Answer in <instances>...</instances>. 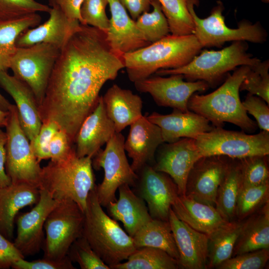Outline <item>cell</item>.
I'll list each match as a JSON object with an SVG mask.
<instances>
[{"mask_svg":"<svg viewBox=\"0 0 269 269\" xmlns=\"http://www.w3.org/2000/svg\"><path fill=\"white\" fill-rule=\"evenodd\" d=\"M158 0L167 20L171 34H193L194 24L188 8L189 0Z\"/></svg>","mask_w":269,"mask_h":269,"instance_id":"35","label":"cell"},{"mask_svg":"<svg viewBox=\"0 0 269 269\" xmlns=\"http://www.w3.org/2000/svg\"><path fill=\"white\" fill-rule=\"evenodd\" d=\"M60 49L46 43L17 47L9 69L32 90L39 106Z\"/></svg>","mask_w":269,"mask_h":269,"instance_id":"11","label":"cell"},{"mask_svg":"<svg viewBox=\"0 0 269 269\" xmlns=\"http://www.w3.org/2000/svg\"><path fill=\"white\" fill-rule=\"evenodd\" d=\"M108 0H84L80 9L83 24L98 28L106 32L110 23L106 12Z\"/></svg>","mask_w":269,"mask_h":269,"instance_id":"42","label":"cell"},{"mask_svg":"<svg viewBox=\"0 0 269 269\" xmlns=\"http://www.w3.org/2000/svg\"><path fill=\"white\" fill-rule=\"evenodd\" d=\"M50 9L35 0H0V22L39 12L48 13Z\"/></svg>","mask_w":269,"mask_h":269,"instance_id":"41","label":"cell"},{"mask_svg":"<svg viewBox=\"0 0 269 269\" xmlns=\"http://www.w3.org/2000/svg\"><path fill=\"white\" fill-rule=\"evenodd\" d=\"M194 2H195L196 4L198 3V0H193Z\"/></svg>","mask_w":269,"mask_h":269,"instance_id":"56","label":"cell"},{"mask_svg":"<svg viewBox=\"0 0 269 269\" xmlns=\"http://www.w3.org/2000/svg\"><path fill=\"white\" fill-rule=\"evenodd\" d=\"M269 184L251 186H241L237 198L236 214L242 220L258 207L268 202Z\"/></svg>","mask_w":269,"mask_h":269,"instance_id":"38","label":"cell"},{"mask_svg":"<svg viewBox=\"0 0 269 269\" xmlns=\"http://www.w3.org/2000/svg\"><path fill=\"white\" fill-rule=\"evenodd\" d=\"M269 62L259 61L250 69L240 86V91H247L269 104Z\"/></svg>","mask_w":269,"mask_h":269,"instance_id":"37","label":"cell"},{"mask_svg":"<svg viewBox=\"0 0 269 269\" xmlns=\"http://www.w3.org/2000/svg\"><path fill=\"white\" fill-rule=\"evenodd\" d=\"M226 175L218 190L216 208L227 221L236 214L237 201L242 186V171L240 159L232 158Z\"/></svg>","mask_w":269,"mask_h":269,"instance_id":"33","label":"cell"},{"mask_svg":"<svg viewBox=\"0 0 269 269\" xmlns=\"http://www.w3.org/2000/svg\"><path fill=\"white\" fill-rule=\"evenodd\" d=\"M111 14L109 28L106 32L107 41L112 50L123 56L146 46L145 39L119 0H108Z\"/></svg>","mask_w":269,"mask_h":269,"instance_id":"21","label":"cell"},{"mask_svg":"<svg viewBox=\"0 0 269 269\" xmlns=\"http://www.w3.org/2000/svg\"><path fill=\"white\" fill-rule=\"evenodd\" d=\"M6 133L0 128V187H3L10 185L11 181L7 175L5 164L6 161Z\"/></svg>","mask_w":269,"mask_h":269,"instance_id":"51","label":"cell"},{"mask_svg":"<svg viewBox=\"0 0 269 269\" xmlns=\"http://www.w3.org/2000/svg\"><path fill=\"white\" fill-rule=\"evenodd\" d=\"M128 11L134 20H136L142 13L148 11L151 0H119Z\"/></svg>","mask_w":269,"mask_h":269,"instance_id":"50","label":"cell"},{"mask_svg":"<svg viewBox=\"0 0 269 269\" xmlns=\"http://www.w3.org/2000/svg\"><path fill=\"white\" fill-rule=\"evenodd\" d=\"M203 47L193 34H168L158 41L123 56L129 79L134 83L160 69L182 67Z\"/></svg>","mask_w":269,"mask_h":269,"instance_id":"2","label":"cell"},{"mask_svg":"<svg viewBox=\"0 0 269 269\" xmlns=\"http://www.w3.org/2000/svg\"><path fill=\"white\" fill-rule=\"evenodd\" d=\"M130 126L124 147L132 159L131 167L137 173L143 166L154 161L156 150L164 142L160 128L146 116L142 115Z\"/></svg>","mask_w":269,"mask_h":269,"instance_id":"19","label":"cell"},{"mask_svg":"<svg viewBox=\"0 0 269 269\" xmlns=\"http://www.w3.org/2000/svg\"><path fill=\"white\" fill-rule=\"evenodd\" d=\"M195 143L202 156H225L232 158L269 154V132L261 131L255 134L244 131L213 129L199 135Z\"/></svg>","mask_w":269,"mask_h":269,"instance_id":"12","label":"cell"},{"mask_svg":"<svg viewBox=\"0 0 269 269\" xmlns=\"http://www.w3.org/2000/svg\"><path fill=\"white\" fill-rule=\"evenodd\" d=\"M8 111H5L0 109V128L5 127L8 117Z\"/></svg>","mask_w":269,"mask_h":269,"instance_id":"52","label":"cell"},{"mask_svg":"<svg viewBox=\"0 0 269 269\" xmlns=\"http://www.w3.org/2000/svg\"><path fill=\"white\" fill-rule=\"evenodd\" d=\"M48 19L41 24L22 32L16 40L17 47L46 43L61 49L80 22L69 19L57 5L51 6Z\"/></svg>","mask_w":269,"mask_h":269,"instance_id":"22","label":"cell"},{"mask_svg":"<svg viewBox=\"0 0 269 269\" xmlns=\"http://www.w3.org/2000/svg\"><path fill=\"white\" fill-rule=\"evenodd\" d=\"M178 262L166 252L152 247L137 249L127 261L111 267V269H177Z\"/></svg>","mask_w":269,"mask_h":269,"instance_id":"34","label":"cell"},{"mask_svg":"<svg viewBox=\"0 0 269 269\" xmlns=\"http://www.w3.org/2000/svg\"><path fill=\"white\" fill-rule=\"evenodd\" d=\"M269 259V249H263L236 255L223 262L219 269H261Z\"/></svg>","mask_w":269,"mask_h":269,"instance_id":"43","label":"cell"},{"mask_svg":"<svg viewBox=\"0 0 269 269\" xmlns=\"http://www.w3.org/2000/svg\"><path fill=\"white\" fill-rule=\"evenodd\" d=\"M25 259L13 242L0 233V269H8L16 261Z\"/></svg>","mask_w":269,"mask_h":269,"instance_id":"48","label":"cell"},{"mask_svg":"<svg viewBox=\"0 0 269 269\" xmlns=\"http://www.w3.org/2000/svg\"><path fill=\"white\" fill-rule=\"evenodd\" d=\"M39 190L38 202L30 211L18 215L16 220V235L13 243L24 258L34 256L42 249L46 219L58 202L46 191Z\"/></svg>","mask_w":269,"mask_h":269,"instance_id":"14","label":"cell"},{"mask_svg":"<svg viewBox=\"0 0 269 269\" xmlns=\"http://www.w3.org/2000/svg\"><path fill=\"white\" fill-rule=\"evenodd\" d=\"M125 140L121 133L116 132L92 161L94 168H102L104 171L102 182L96 185L98 201L104 207L117 200L116 193L121 186H134L137 181L138 175L132 168L126 155Z\"/></svg>","mask_w":269,"mask_h":269,"instance_id":"9","label":"cell"},{"mask_svg":"<svg viewBox=\"0 0 269 269\" xmlns=\"http://www.w3.org/2000/svg\"><path fill=\"white\" fill-rule=\"evenodd\" d=\"M269 248V204L259 214L245 222L235 246L233 255ZM232 255V256H233Z\"/></svg>","mask_w":269,"mask_h":269,"instance_id":"29","label":"cell"},{"mask_svg":"<svg viewBox=\"0 0 269 269\" xmlns=\"http://www.w3.org/2000/svg\"><path fill=\"white\" fill-rule=\"evenodd\" d=\"M152 10L142 13L136 20L137 27L150 43L155 42L170 32L167 20L158 0H151Z\"/></svg>","mask_w":269,"mask_h":269,"instance_id":"36","label":"cell"},{"mask_svg":"<svg viewBox=\"0 0 269 269\" xmlns=\"http://www.w3.org/2000/svg\"><path fill=\"white\" fill-rule=\"evenodd\" d=\"M268 155H253L240 159L242 186H258L269 183Z\"/></svg>","mask_w":269,"mask_h":269,"instance_id":"39","label":"cell"},{"mask_svg":"<svg viewBox=\"0 0 269 269\" xmlns=\"http://www.w3.org/2000/svg\"><path fill=\"white\" fill-rule=\"evenodd\" d=\"M59 129V127L54 122L42 123L37 134L30 141L32 150L39 161L49 159L50 142L54 134Z\"/></svg>","mask_w":269,"mask_h":269,"instance_id":"44","label":"cell"},{"mask_svg":"<svg viewBox=\"0 0 269 269\" xmlns=\"http://www.w3.org/2000/svg\"><path fill=\"white\" fill-rule=\"evenodd\" d=\"M168 222L179 254V267L205 269L208 267V235L197 231L180 220L172 208Z\"/></svg>","mask_w":269,"mask_h":269,"instance_id":"18","label":"cell"},{"mask_svg":"<svg viewBox=\"0 0 269 269\" xmlns=\"http://www.w3.org/2000/svg\"><path fill=\"white\" fill-rule=\"evenodd\" d=\"M67 255L72 263H77L81 269H111L82 236L71 245Z\"/></svg>","mask_w":269,"mask_h":269,"instance_id":"40","label":"cell"},{"mask_svg":"<svg viewBox=\"0 0 269 269\" xmlns=\"http://www.w3.org/2000/svg\"><path fill=\"white\" fill-rule=\"evenodd\" d=\"M244 223L228 221L208 235V267L216 268L232 257Z\"/></svg>","mask_w":269,"mask_h":269,"instance_id":"32","label":"cell"},{"mask_svg":"<svg viewBox=\"0 0 269 269\" xmlns=\"http://www.w3.org/2000/svg\"><path fill=\"white\" fill-rule=\"evenodd\" d=\"M0 86L14 101L21 126L31 141L37 134L42 123L33 93L24 82L6 71H0Z\"/></svg>","mask_w":269,"mask_h":269,"instance_id":"24","label":"cell"},{"mask_svg":"<svg viewBox=\"0 0 269 269\" xmlns=\"http://www.w3.org/2000/svg\"><path fill=\"white\" fill-rule=\"evenodd\" d=\"M246 41H234L221 50H203L186 65L176 69H160V76L181 74L188 81L202 80L210 86L216 85L230 71L238 66H252L261 60L247 52Z\"/></svg>","mask_w":269,"mask_h":269,"instance_id":"6","label":"cell"},{"mask_svg":"<svg viewBox=\"0 0 269 269\" xmlns=\"http://www.w3.org/2000/svg\"><path fill=\"white\" fill-rule=\"evenodd\" d=\"M116 133L100 96L97 105L81 124L75 137V151L80 157H94Z\"/></svg>","mask_w":269,"mask_h":269,"instance_id":"20","label":"cell"},{"mask_svg":"<svg viewBox=\"0 0 269 269\" xmlns=\"http://www.w3.org/2000/svg\"><path fill=\"white\" fill-rule=\"evenodd\" d=\"M11 104L0 93V109L8 111Z\"/></svg>","mask_w":269,"mask_h":269,"instance_id":"53","label":"cell"},{"mask_svg":"<svg viewBox=\"0 0 269 269\" xmlns=\"http://www.w3.org/2000/svg\"><path fill=\"white\" fill-rule=\"evenodd\" d=\"M195 4L193 0H189L188 8L194 24L193 34L202 47H221L229 41L262 43L266 41L267 33L259 22L253 24L244 20L239 23L237 28L226 25L223 15L224 6L220 1L212 8L210 14L204 18L196 14Z\"/></svg>","mask_w":269,"mask_h":269,"instance_id":"7","label":"cell"},{"mask_svg":"<svg viewBox=\"0 0 269 269\" xmlns=\"http://www.w3.org/2000/svg\"><path fill=\"white\" fill-rule=\"evenodd\" d=\"M84 218V212L74 201L58 200L44 223L43 257L54 260L66 257L71 245L82 236Z\"/></svg>","mask_w":269,"mask_h":269,"instance_id":"10","label":"cell"},{"mask_svg":"<svg viewBox=\"0 0 269 269\" xmlns=\"http://www.w3.org/2000/svg\"><path fill=\"white\" fill-rule=\"evenodd\" d=\"M96 186L92 158L78 157L75 149L67 158L50 161L42 167L39 189L56 200L71 199L84 212L88 195Z\"/></svg>","mask_w":269,"mask_h":269,"instance_id":"5","label":"cell"},{"mask_svg":"<svg viewBox=\"0 0 269 269\" xmlns=\"http://www.w3.org/2000/svg\"><path fill=\"white\" fill-rule=\"evenodd\" d=\"M84 0H57V5L69 19L79 21L83 24L80 9Z\"/></svg>","mask_w":269,"mask_h":269,"instance_id":"49","label":"cell"},{"mask_svg":"<svg viewBox=\"0 0 269 269\" xmlns=\"http://www.w3.org/2000/svg\"><path fill=\"white\" fill-rule=\"evenodd\" d=\"M41 17L38 13L0 22V71L9 69L11 59L17 46L16 40L24 31L39 24Z\"/></svg>","mask_w":269,"mask_h":269,"instance_id":"31","label":"cell"},{"mask_svg":"<svg viewBox=\"0 0 269 269\" xmlns=\"http://www.w3.org/2000/svg\"><path fill=\"white\" fill-rule=\"evenodd\" d=\"M57 0H48L50 7L55 4Z\"/></svg>","mask_w":269,"mask_h":269,"instance_id":"54","label":"cell"},{"mask_svg":"<svg viewBox=\"0 0 269 269\" xmlns=\"http://www.w3.org/2000/svg\"><path fill=\"white\" fill-rule=\"evenodd\" d=\"M201 157L195 139L181 138L162 146L152 167L170 176L177 186L178 195H185L189 173Z\"/></svg>","mask_w":269,"mask_h":269,"instance_id":"17","label":"cell"},{"mask_svg":"<svg viewBox=\"0 0 269 269\" xmlns=\"http://www.w3.org/2000/svg\"><path fill=\"white\" fill-rule=\"evenodd\" d=\"M84 214L82 236L110 269L127 260L136 250L133 238L103 210L96 186L88 195Z\"/></svg>","mask_w":269,"mask_h":269,"instance_id":"4","label":"cell"},{"mask_svg":"<svg viewBox=\"0 0 269 269\" xmlns=\"http://www.w3.org/2000/svg\"><path fill=\"white\" fill-rule=\"evenodd\" d=\"M39 199V189L27 184L11 183L0 187V233L11 241L19 211L35 205Z\"/></svg>","mask_w":269,"mask_h":269,"instance_id":"25","label":"cell"},{"mask_svg":"<svg viewBox=\"0 0 269 269\" xmlns=\"http://www.w3.org/2000/svg\"><path fill=\"white\" fill-rule=\"evenodd\" d=\"M242 104L247 113L255 118L258 126L262 131L269 132V105L260 97L249 93Z\"/></svg>","mask_w":269,"mask_h":269,"instance_id":"45","label":"cell"},{"mask_svg":"<svg viewBox=\"0 0 269 269\" xmlns=\"http://www.w3.org/2000/svg\"><path fill=\"white\" fill-rule=\"evenodd\" d=\"M102 99L106 113L113 122L117 133H121L142 116V101L130 90L114 84Z\"/></svg>","mask_w":269,"mask_h":269,"instance_id":"27","label":"cell"},{"mask_svg":"<svg viewBox=\"0 0 269 269\" xmlns=\"http://www.w3.org/2000/svg\"><path fill=\"white\" fill-rule=\"evenodd\" d=\"M11 268L13 269H75L72 262L67 256L61 260H54L43 257V259L27 261L24 259L15 262Z\"/></svg>","mask_w":269,"mask_h":269,"instance_id":"46","label":"cell"},{"mask_svg":"<svg viewBox=\"0 0 269 269\" xmlns=\"http://www.w3.org/2000/svg\"><path fill=\"white\" fill-rule=\"evenodd\" d=\"M6 128L5 171L12 183L27 184L39 189L42 167L19 122L15 105L8 110Z\"/></svg>","mask_w":269,"mask_h":269,"instance_id":"8","label":"cell"},{"mask_svg":"<svg viewBox=\"0 0 269 269\" xmlns=\"http://www.w3.org/2000/svg\"><path fill=\"white\" fill-rule=\"evenodd\" d=\"M119 196L107 206L108 215L116 221H121L126 232L132 238L151 217L145 201L131 189L128 184L119 188Z\"/></svg>","mask_w":269,"mask_h":269,"instance_id":"26","label":"cell"},{"mask_svg":"<svg viewBox=\"0 0 269 269\" xmlns=\"http://www.w3.org/2000/svg\"><path fill=\"white\" fill-rule=\"evenodd\" d=\"M146 116L160 128L164 142H173L183 137L196 139L213 128L206 119L190 110L173 109L169 114L153 112Z\"/></svg>","mask_w":269,"mask_h":269,"instance_id":"23","label":"cell"},{"mask_svg":"<svg viewBox=\"0 0 269 269\" xmlns=\"http://www.w3.org/2000/svg\"><path fill=\"white\" fill-rule=\"evenodd\" d=\"M183 78L181 74L168 77L151 75L134 84L138 91L150 94L158 106L186 112L191 96L207 90L209 86L202 80L184 81Z\"/></svg>","mask_w":269,"mask_h":269,"instance_id":"13","label":"cell"},{"mask_svg":"<svg viewBox=\"0 0 269 269\" xmlns=\"http://www.w3.org/2000/svg\"><path fill=\"white\" fill-rule=\"evenodd\" d=\"M135 248L152 247L163 250L178 262L179 254L168 221L152 219L133 237Z\"/></svg>","mask_w":269,"mask_h":269,"instance_id":"30","label":"cell"},{"mask_svg":"<svg viewBox=\"0 0 269 269\" xmlns=\"http://www.w3.org/2000/svg\"><path fill=\"white\" fill-rule=\"evenodd\" d=\"M138 175V196L147 205L153 219L168 221L170 209L178 195L175 183L168 175L146 165Z\"/></svg>","mask_w":269,"mask_h":269,"instance_id":"15","label":"cell"},{"mask_svg":"<svg viewBox=\"0 0 269 269\" xmlns=\"http://www.w3.org/2000/svg\"><path fill=\"white\" fill-rule=\"evenodd\" d=\"M249 69V66H241L213 92L193 94L188 102V110L206 119L213 127H223L227 122L244 132H254L258 125L248 116L239 95L240 86Z\"/></svg>","mask_w":269,"mask_h":269,"instance_id":"3","label":"cell"},{"mask_svg":"<svg viewBox=\"0 0 269 269\" xmlns=\"http://www.w3.org/2000/svg\"><path fill=\"white\" fill-rule=\"evenodd\" d=\"M171 208L180 220L207 235L228 222L214 206L199 202L186 195H178Z\"/></svg>","mask_w":269,"mask_h":269,"instance_id":"28","label":"cell"},{"mask_svg":"<svg viewBox=\"0 0 269 269\" xmlns=\"http://www.w3.org/2000/svg\"><path fill=\"white\" fill-rule=\"evenodd\" d=\"M125 68L123 56L109 45L106 32L80 23L60 50L44 99L38 106L42 123L53 122L71 141L95 109L99 93Z\"/></svg>","mask_w":269,"mask_h":269,"instance_id":"1","label":"cell"},{"mask_svg":"<svg viewBox=\"0 0 269 269\" xmlns=\"http://www.w3.org/2000/svg\"><path fill=\"white\" fill-rule=\"evenodd\" d=\"M67 134L59 129L52 136L49 146V159L58 161L67 158L75 150Z\"/></svg>","mask_w":269,"mask_h":269,"instance_id":"47","label":"cell"},{"mask_svg":"<svg viewBox=\"0 0 269 269\" xmlns=\"http://www.w3.org/2000/svg\"><path fill=\"white\" fill-rule=\"evenodd\" d=\"M263 2H266V3H268L269 1V0H261Z\"/></svg>","mask_w":269,"mask_h":269,"instance_id":"55","label":"cell"},{"mask_svg":"<svg viewBox=\"0 0 269 269\" xmlns=\"http://www.w3.org/2000/svg\"><path fill=\"white\" fill-rule=\"evenodd\" d=\"M225 156L200 157L191 169L185 195L199 202L214 206L218 188L227 171L229 162Z\"/></svg>","mask_w":269,"mask_h":269,"instance_id":"16","label":"cell"}]
</instances>
